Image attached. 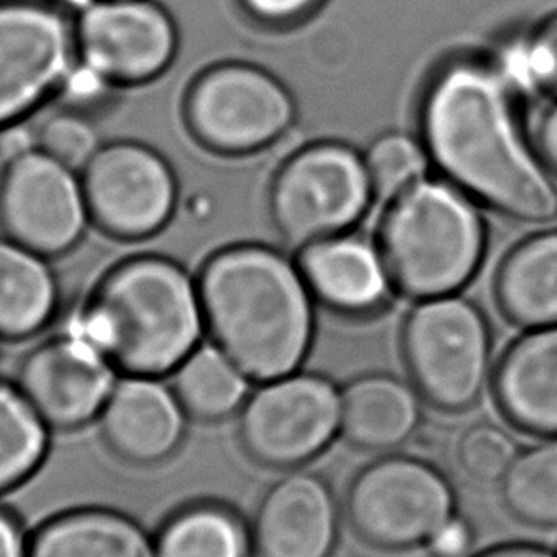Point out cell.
<instances>
[{"instance_id":"6da1fadb","label":"cell","mask_w":557,"mask_h":557,"mask_svg":"<svg viewBox=\"0 0 557 557\" xmlns=\"http://www.w3.org/2000/svg\"><path fill=\"white\" fill-rule=\"evenodd\" d=\"M513 96L491 58L440 63L418 106L420 141L442 178L523 224L557 218V186L519 128Z\"/></svg>"},{"instance_id":"7a4b0ae2","label":"cell","mask_w":557,"mask_h":557,"mask_svg":"<svg viewBox=\"0 0 557 557\" xmlns=\"http://www.w3.org/2000/svg\"><path fill=\"white\" fill-rule=\"evenodd\" d=\"M210 341L252 382L300 371L315 342V298L298 263L275 248L233 245L197 275Z\"/></svg>"},{"instance_id":"3957f363","label":"cell","mask_w":557,"mask_h":557,"mask_svg":"<svg viewBox=\"0 0 557 557\" xmlns=\"http://www.w3.org/2000/svg\"><path fill=\"white\" fill-rule=\"evenodd\" d=\"M67 331L123 374L171 376L207 334L199 283L172 258L132 256L98 281Z\"/></svg>"},{"instance_id":"277c9868","label":"cell","mask_w":557,"mask_h":557,"mask_svg":"<svg viewBox=\"0 0 557 557\" xmlns=\"http://www.w3.org/2000/svg\"><path fill=\"white\" fill-rule=\"evenodd\" d=\"M376 243L395 290L428 300L457 295L472 281L487 227L480 202L445 178L424 176L387 202Z\"/></svg>"},{"instance_id":"5b68a950","label":"cell","mask_w":557,"mask_h":557,"mask_svg":"<svg viewBox=\"0 0 557 557\" xmlns=\"http://www.w3.org/2000/svg\"><path fill=\"white\" fill-rule=\"evenodd\" d=\"M401 354L410 382L447 414L475 407L495 374L487 315L458 295L418 300L403 323Z\"/></svg>"},{"instance_id":"8992f818","label":"cell","mask_w":557,"mask_h":557,"mask_svg":"<svg viewBox=\"0 0 557 557\" xmlns=\"http://www.w3.org/2000/svg\"><path fill=\"white\" fill-rule=\"evenodd\" d=\"M354 533L384 552L426 548L458 513L449 478L424 458L386 455L349 483L344 504Z\"/></svg>"},{"instance_id":"52a82bcc","label":"cell","mask_w":557,"mask_h":557,"mask_svg":"<svg viewBox=\"0 0 557 557\" xmlns=\"http://www.w3.org/2000/svg\"><path fill=\"white\" fill-rule=\"evenodd\" d=\"M374 191L364 157L341 141H318L278 166L270 187L271 224L290 247L346 233Z\"/></svg>"},{"instance_id":"ba28073f","label":"cell","mask_w":557,"mask_h":557,"mask_svg":"<svg viewBox=\"0 0 557 557\" xmlns=\"http://www.w3.org/2000/svg\"><path fill=\"white\" fill-rule=\"evenodd\" d=\"M81 63L77 14L60 0H0V131L60 98Z\"/></svg>"},{"instance_id":"9c48e42d","label":"cell","mask_w":557,"mask_h":557,"mask_svg":"<svg viewBox=\"0 0 557 557\" xmlns=\"http://www.w3.org/2000/svg\"><path fill=\"white\" fill-rule=\"evenodd\" d=\"M237 435L260 466L296 470L310 465L342 435V387L319 372L262 382L239 410Z\"/></svg>"},{"instance_id":"30bf717a","label":"cell","mask_w":557,"mask_h":557,"mask_svg":"<svg viewBox=\"0 0 557 557\" xmlns=\"http://www.w3.org/2000/svg\"><path fill=\"white\" fill-rule=\"evenodd\" d=\"M295 115L287 86L250 63H218L202 71L184 101L187 128L220 156H250L270 148L287 134Z\"/></svg>"},{"instance_id":"8fae6325","label":"cell","mask_w":557,"mask_h":557,"mask_svg":"<svg viewBox=\"0 0 557 557\" xmlns=\"http://www.w3.org/2000/svg\"><path fill=\"white\" fill-rule=\"evenodd\" d=\"M90 222L78 171L37 146L10 157L0 176V225L7 237L54 258L77 247Z\"/></svg>"},{"instance_id":"7c38bea8","label":"cell","mask_w":557,"mask_h":557,"mask_svg":"<svg viewBox=\"0 0 557 557\" xmlns=\"http://www.w3.org/2000/svg\"><path fill=\"white\" fill-rule=\"evenodd\" d=\"M81 178L94 224L115 239H148L171 222L178 205L171 163L139 141L101 146Z\"/></svg>"},{"instance_id":"4fadbf2b","label":"cell","mask_w":557,"mask_h":557,"mask_svg":"<svg viewBox=\"0 0 557 557\" xmlns=\"http://www.w3.org/2000/svg\"><path fill=\"white\" fill-rule=\"evenodd\" d=\"M81 62L115 86L146 85L178 54V27L156 0H88L77 14Z\"/></svg>"},{"instance_id":"5bb4252c","label":"cell","mask_w":557,"mask_h":557,"mask_svg":"<svg viewBox=\"0 0 557 557\" xmlns=\"http://www.w3.org/2000/svg\"><path fill=\"white\" fill-rule=\"evenodd\" d=\"M116 374L100 349L65 331L22 359L16 384L50 430L73 432L98 420Z\"/></svg>"},{"instance_id":"9a60e30c","label":"cell","mask_w":557,"mask_h":557,"mask_svg":"<svg viewBox=\"0 0 557 557\" xmlns=\"http://www.w3.org/2000/svg\"><path fill=\"white\" fill-rule=\"evenodd\" d=\"M342 511L331 483L290 470L265 488L250 521L258 557H331L341 539Z\"/></svg>"},{"instance_id":"2e32d148","label":"cell","mask_w":557,"mask_h":557,"mask_svg":"<svg viewBox=\"0 0 557 557\" xmlns=\"http://www.w3.org/2000/svg\"><path fill=\"white\" fill-rule=\"evenodd\" d=\"M98 420L106 445L128 465H163L186 440V409L172 384L157 376L116 380Z\"/></svg>"},{"instance_id":"e0dca14e","label":"cell","mask_w":557,"mask_h":557,"mask_svg":"<svg viewBox=\"0 0 557 557\" xmlns=\"http://www.w3.org/2000/svg\"><path fill=\"white\" fill-rule=\"evenodd\" d=\"M296 263L315 302L338 318H374L386 310L395 290L379 243L356 233L300 248Z\"/></svg>"},{"instance_id":"ac0fdd59","label":"cell","mask_w":557,"mask_h":557,"mask_svg":"<svg viewBox=\"0 0 557 557\" xmlns=\"http://www.w3.org/2000/svg\"><path fill=\"white\" fill-rule=\"evenodd\" d=\"M495 401L513 426L557 435V325L529 329L511 342L493 374Z\"/></svg>"},{"instance_id":"d6986e66","label":"cell","mask_w":557,"mask_h":557,"mask_svg":"<svg viewBox=\"0 0 557 557\" xmlns=\"http://www.w3.org/2000/svg\"><path fill=\"white\" fill-rule=\"evenodd\" d=\"M426 399L410 380L369 372L342 387V437L356 449L394 453L418 434Z\"/></svg>"},{"instance_id":"ffe728a7","label":"cell","mask_w":557,"mask_h":557,"mask_svg":"<svg viewBox=\"0 0 557 557\" xmlns=\"http://www.w3.org/2000/svg\"><path fill=\"white\" fill-rule=\"evenodd\" d=\"M27 557H157L156 536L124 511L85 506L45 521Z\"/></svg>"},{"instance_id":"44dd1931","label":"cell","mask_w":557,"mask_h":557,"mask_svg":"<svg viewBox=\"0 0 557 557\" xmlns=\"http://www.w3.org/2000/svg\"><path fill=\"white\" fill-rule=\"evenodd\" d=\"M498 310L511 325H557V230L521 240L506 255L495 281Z\"/></svg>"},{"instance_id":"7402d4cb","label":"cell","mask_w":557,"mask_h":557,"mask_svg":"<svg viewBox=\"0 0 557 557\" xmlns=\"http://www.w3.org/2000/svg\"><path fill=\"white\" fill-rule=\"evenodd\" d=\"M60 306V283L48 256L17 240L0 239V338L42 333Z\"/></svg>"},{"instance_id":"603a6c76","label":"cell","mask_w":557,"mask_h":557,"mask_svg":"<svg viewBox=\"0 0 557 557\" xmlns=\"http://www.w3.org/2000/svg\"><path fill=\"white\" fill-rule=\"evenodd\" d=\"M157 557H252V529L227 504L201 500L182 506L156 534Z\"/></svg>"},{"instance_id":"cb8c5ba5","label":"cell","mask_w":557,"mask_h":557,"mask_svg":"<svg viewBox=\"0 0 557 557\" xmlns=\"http://www.w3.org/2000/svg\"><path fill=\"white\" fill-rule=\"evenodd\" d=\"M171 379L187 417L199 422H222L239 414L252 382L214 342L197 346Z\"/></svg>"},{"instance_id":"d4e9b609","label":"cell","mask_w":557,"mask_h":557,"mask_svg":"<svg viewBox=\"0 0 557 557\" xmlns=\"http://www.w3.org/2000/svg\"><path fill=\"white\" fill-rule=\"evenodd\" d=\"M50 449V426L17 384L0 379V495L39 472Z\"/></svg>"},{"instance_id":"484cf974","label":"cell","mask_w":557,"mask_h":557,"mask_svg":"<svg viewBox=\"0 0 557 557\" xmlns=\"http://www.w3.org/2000/svg\"><path fill=\"white\" fill-rule=\"evenodd\" d=\"M498 487L506 510L518 521L557 529V435L519 450Z\"/></svg>"},{"instance_id":"4316f807","label":"cell","mask_w":557,"mask_h":557,"mask_svg":"<svg viewBox=\"0 0 557 557\" xmlns=\"http://www.w3.org/2000/svg\"><path fill=\"white\" fill-rule=\"evenodd\" d=\"M493 62L511 92L557 98V12L504 42Z\"/></svg>"},{"instance_id":"83f0119b","label":"cell","mask_w":557,"mask_h":557,"mask_svg":"<svg viewBox=\"0 0 557 557\" xmlns=\"http://www.w3.org/2000/svg\"><path fill=\"white\" fill-rule=\"evenodd\" d=\"M363 157L374 197L386 202L424 178L430 164L420 138L399 132L374 139Z\"/></svg>"},{"instance_id":"f1b7e54d","label":"cell","mask_w":557,"mask_h":557,"mask_svg":"<svg viewBox=\"0 0 557 557\" xmlns=\"http://www.w3.org/2000/svg\"><path fill=\"white\" fill-rule=\"evenodd\" d=\"M518 453V443L506 428L480 422L458 437L457 465L478 485H500Z\"/></svg>"},{"instance_id":"f546056e","label":"cell","mask_w":557,"mask_h":557,"mask_svg":"<svg viewBox=\"0 0 557 557\" xmlns=\"http://www.w3.org/2000/svg\"><path fill=\"white\" fill-rule=\"evenodd\" d=\"M35 146L81 172L101 148L100 132L90 115L63 108L40 123L35 134Z\"/></svg>"},{"instance_id":"4dcf8cb0","label":"cell","mask_w":557,"mask_h":557,"mask_svg":"<svg viewBox=\"0 0 557 557\" xmlns=\"http://www.w3.org/2000/svg\"><path fill=\"white\" fill-rule=\"evenodd\" d=\"M116 88L119 86L109 83L108 78L101 77L81 62L70 81L63 86L60 100L65 103L63 108L75 109L90 115L96 109L106 108L111 103Z\"/></svg>"},{"instance_id":"1f68e13d","label":"cell","mask_w":557,"mask_h":557,"mask_svg":"<svg viewBox=\"0 0 557 557\" xmlns=\"http://www.w3.org/2000/svg\"><path fill=\"white\" fill-rule=\"evenodd\" d=\"M250 20L268 27H288L302 22L321 0H237Z\"/></svg>"},{"instance_id":"d6a6232c","label":"cell","mask_w":557,"mask_h":557,"mask_svg":"<svg viewBox=\"0 0 557 557\" xmlns=\"http://www.w3.org/2000/svg\"><path fill=\"white\" fill-rule=\"evenodd\" d=\"M475 542V531L468 519L457 513L426 544L432 557H466Z\"/></svg>"},{"instance_id":"836d02e7","label":"cell","mask_w":557,"mask_h":557,"mask_svg":"<svg viewBox=\"0 0 557 557\" xmlns=\"http://www.w3.org/2000/svg\"><path fill=\"white\" fill-rule=\"evenodd\" d=\"M29 536L14 511L0 506V557H27Z\"/></svg>"},{"instance_id":"e575fe53","label":"cell","mask_w":557,"mask_h":557,"mask_svg":"<svg viewBox=\"0 0 557 557\" xmlns=\"http://www.w3.org/2000/svg\"><path fill=\"white\" fill-rule=\"evenodd\" d=\"M539 153L549 171L557 174V101L544 111L536 131Z\"/></svg>"},{"instance_id":"d590c367","label":"cell","mask_w":557,"mask_h":557,"mask_svg":"<svg viewBox=\"0 0 557 557\" xmlns=\"http://www.w3.org/2000/svg\"><path fill=\"white\" fill-rule=\"evenodd\" d=\"M473 557H557V552L533 542H511V544L485 549Z\"/></svg>"}]
</instances>
